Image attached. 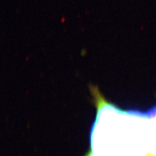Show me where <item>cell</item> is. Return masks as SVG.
<instances>
[{"mask_svg":"<svg viewBox=\"0 0 156 156\" xmlns=\"http://www.w3.org/2000/svg\"><path fill=\"white\" fill-rule=\"evenodd\" d=\"M97 108L87 156H146L149 111L122 110L106 101L93 88Z\"/></svg>","mask_w":156,"mask_h":156,"instance_id":"obj_1","label":"cell"}]
</instances>
